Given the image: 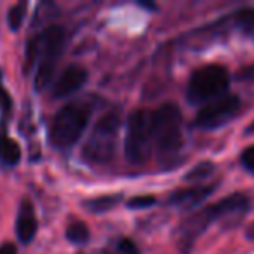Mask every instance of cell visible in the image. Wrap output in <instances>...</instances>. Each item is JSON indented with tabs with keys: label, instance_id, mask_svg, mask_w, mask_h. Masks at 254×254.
Returning a JSON list of instances; mask_svg holds the SVG:
<instances>
[{
	"label": "cell",
	"instance_id": "12",
	"mask_svg": "<svg viewBox=\"0 0 254 254\" xmlns=\"http://www.w3.org/2000/svg\"><path fill=\"white\" fill-rule=\"evenodd\" d=\"M21 160V148L7 134H0V164L7 167H14Z\"/></svg>",
	"mask_w": 254,
	"mask_h": 254
},
{
	"label": "cell",
	"instance_id": "3",
	"mask_svg": "<svg viewBox=\"0 0 254 254\" xmlns=\"http://www.w3.org/2000/svg\"><path fill=\"white\" fill-rule=\"evenodd\" d=\"M230 75L221 64H207L193 71L187 89L188 101L193 105H207L228 92Z\"/></svg>",
	"mask_w": 254,
	"mask_h": 254
},
{
	"label": "cell",
	"instance_id": "23",
	"mask_svg": "<svg viewBox=\"0 0 254 254\" xmlns=\"http://www.w3.org/2000/svg\"><path fill=\"white\" fill-rule=\"evenodd\" d=\"M246 237L249 240H254V221L251 223L249 226H247V230H246Z\"/></svg>",
	"mask_w": 254,
	"mask_h": 254
},
{
	"label": "cell",
	"instance_id": "8",
	"mask_svg": "<svg viewBox=\"0 0 254 254\" xmlns=\"http://www.w3.org/2000/svg\"><path fill=\"white\" fill-rule=\"evenodd\" d=\"M87 80V70L78 64H70L63 73L60 75L53 87V96L56 99H63L77 92Z\"/></svg>",
	"mask_w": 254,
	"mask_h": 254
},
{
	"label": "cell",
	"instance_id": "19",
	"mask_svg": "<svg viewBox=\"0 0 254 254\" xmlns=\"http://www.w3.org/2000/svg\"><path fill=\"white\" fill-rule=\"evenodd\" d=\"M0 108L4 113H9L12 110V98L2 85V71H0Z\"/></svg>",
	"mask_w": 254,
	"mask_h": 254
},
{
	"label": "cell",
	"instance_id": "21",
	"mask_svg": "<svg viewBox=\"0 0 254 254\" xmlns=\"http://www.w3.org/2000/svg\"><path fill=\"white\" fill-rule=\"evenodd\" d=\"M119 251L124 254H139L138 247H136V244L132 242L131 239H122L119 242Z\"/></svg>",
	"mask_w": 254,
	"mask_h": 254
},
{
	"label": "cell",
	"instance_id": "5",
	"mask_svg": "<svg viewBox=\"0 0 254 254\" xmlns=\"http://www.w3.org/2000/svg\"><path fill=\"white\" fill-rule=\"evenodd\" d=\"M152 146V113L146 110H136L127 119L126 141H124L126 159L134 166H141L150 159Z\"/></svg>",
	"mask_w": 254,
	"mask_h": 254
},
{
	"label": "cell",
	"instance_id": "6",
	"mask_svg": "<svg viewBox=\"0 0 254 254\" xmlns=\"http://www.w3.org/2000/svg\"><path fill=\"white\" fill-rule=\"evenodd\" d=\"M120 127V113L117 110H110L99 117L84 145V157L94 164L108 162L115 153V138Z\"/></svg>",
	"mask_w": 254,
	"mask_h": 254
},
{
	"label": "cell",
	"instance_id": "13",
	"mask_svg": "<svg viewBox=\"0 0 254 254\" xmlns=\"http://www.w3.org/2000/svg\"><path fill=\"white\" fill-rule=\"evenodd\" d=\"M233 25L240 30L246 37L254 39V9L253 7H244L233 12Z\"/></svg>",
	"mask_w": 254,
	"mask_h": 254
},
{
	"label": "cell",
	"instance_id": "14",
	"mask_svg": "<svg viewBox=\"0 0 254 254\" xmlns=\"http://www.w3.org/2000/svg\"><path fill=\"white\" fill-rule=\"evenodd\" d=\"M122 195H103V197H96L91 200L84 202V207H87V211L91 212H108L115 207L117 204H120Z\"/></svg>",
	"mask_w": 254,
	"mask_h": 254
},
{
	"label": "cell",
	"instance_id": "20",
	"mask_svg": "<svg viewBox=\"0 0 254 254\" xmlns=\"http://www.w3.org/2000/svg\"><path fill=\"white\" fill-rule=\"evenodd\" d=\"M240 162H242V166L246 167L249 173L254 174V145L244 150L242 155H240Z\"/></svg>",
	"mask_w": 254,
	"mask_h": 254
},
{
	"label": "cell",
	"instance_id": "16",
	"mask_svg": "<svg viewBox=\"0 0 254 254\" xmlns=\"http://www.w3.org/2000/svg\"><path fill=\"white\" fill-rule=\"evenodd\" d=\"M26 14V2H19V4L12 5L9 9V14H7V21H9V28L12 32H18L23 25V19H25Z\"/></svg>",
	"mask_w": 254,
	"mask_h": 254
},
{
	"label": "cell",
	"instance_id": "9",
	"mask_svg": "<svg viewBox=\"0 0 254 254\" xmlns=\"http://www.w3.org/2000/svg\"><path fill=\"white\" fill-rule=\"evenodd\" d=\"M214 185H198V187L191 188H181L171 193L169 204L174 207L181 209V211H191V209L198 207L204 200H207L209 195L214 191Z\"/></svg>",
	"mask_w": 254,
	"mask_h": 254
},
{
	"label": "cell",
	"instance_id": "24",
	"mask_svg": "<svg viewBox=\"0 0 254 254\" xmlns=\"http://www.w3.org/2000/svg\"><path fill=\"white\" fill-rule=\"evenodd\" d=\"M246 134H247V136H249V134H254V120L249 124V126H247V129H246Z\"/></svg>",
	"mask_w": 254,
	"mask_h": 254
},
{
	"label": "cell",
	"instance_id": "1",
	"mask_svg": "<svg viewBox=\"0 0 254 254\" xmlns=\"http://www.w3.org/2000/svg\"><path fill=\"white\" fill-rule=\"evenodd\" d=\"M152 134L162 167H174L183 148V117L174 103H164L152 113Z\"/></svg>",
	"mask_w": 254,
	"mask_h": 254
},
{
	"label": "cell",
	"instance_id": "11",
	"mask_svg": "<svg viewBox=\"0 0 254 254\" xmlns=\"http://www.w3.org/2000/svg\"><path fill=\"white\" fill-rule=\"evenodd\" d=\"M39 228V223H37L35 209H33L32 202L23 200L21 207L18 212V219H16V233H18V239L23 244H28L33 240Z\"/></svg>",
	"mask_w": 254,
	"mask_h": 254
},
{
	"label": "cell",
	"instance_id": "4",
	"mask_svg": "<svg viewBox=\"0 0 254 254\" xmlns=\"http://www.w3.org/2000/svg\"><path fill=\"white\" fill-rule=\"evenodd\" d=\"M37 49H39V70L35 75V89L44 91L53 82L58 61L63 56L66 46V33L61 26H49L37 37Z\"/></svg>",
	"mask_w": 254,
	"mask_h": 254
},
{
	"label": "cell",
	"instance_id": "18",
	"mask_svg": "<svg viewBox=\"0 0 254 254\" xmlns=\"http://www.w3.org/2000/svg\"><path fill=\"white\" fill-rule=\"evenodd\" d=\"M157 202L155 197L152 195H138V197L131 198V200L127 202V207L129 209H146L150 205H153Z\"/></svg>",
	"mask_w": 254,
	"mask_h": 254
},
{
	"label": "cell",
	"instance_id": "7",
	"mask_svg": "<svg viewBox=\"0 0 254 254\" xmlns=\"http://www.w3.org/2000/svg\"><path fill=\"white\" fill-rule=\"evenodd\" d=\"M240 98L237 94H228L214 99V101L207 103L200 108V112L195 117V126L198 129H205V131H211V129H218L223 127L226 122H230L232 119H235L237 113L240 110Z\"/></svg>",
	"mask_w": 254,
	"mask_h": 254
},
{
	"label": "cell",
	"instance_id": "10",
	"mask_svg": "<svg viewBox=\"0 0 254 254\" xmlns=\"http://www.w3.org/2000/svg\"><path fill=\"white\" fill-rule=\"evenodd\" d=\"M247 209H249V198L244 193H233L226 198H221L216 204L207 205L205 212L211 221H216V219L226 218V216L237 214V212H246Z\"/></svg>",
	"mask_w": 254,
	"mask_h": 254
},
{
	"label": "cell",
	"instance_id": "2",
	"mask_svg": "<svg viewBox=\"0 0 254 254\" xmlns=\"http://www.w3.org/2000/svg\"><path fill=\"white\" fill-rule=\"evenodd\" d=\"M91 119V108L85 103H68L54 115L49 129V139L53 146L60 150L71 148L84 134Z\"/></svg>",
	"mask_w": 254,
	"mask_h": 254
},
{
	"label": "cell",
	"instance_id": "15",
	"mask_svg": "<svg viewBox=\"0 0 254 254\" xmlns=\"http://www.w3.org/2000/svg\"><path fill=\"white\" fill-rule=\"evenodd\" d=\"M89 228L84 225L82 221H73L68 225L66 228V239L70 240L71 244H77V246H84V244L89 242Z\"/></svg>",
	"mask_w": 254,
	"mask_h": 254
},
{
	"label": "cell",
	"instance_id": "17",
	"mask_svg": "<svg viewBox=\"0 0 254 254\" xmlns=\"http://www.w3.org/2000/svg\"><path fill=\"white\" fill-rule=\"evenodd\" d=\"M216 171V166L212 162H200L185 176L187 181H204Z\"/></svg>",
	"mask_w": 254,
	"mask_h": 254
},
{
	"label": "cell",
	"instance_id": "22",
	"mask_svg": "<svg viewBox=\"0 0 254 254\" xmlns=\"http://www.w3.org/2000/svg\"><path fill=\"white\" fill-rule=\"evenodd\" d=\"M0 254H18V251H16V246L11 242H5L0 246Z\"/></svg>",
	"mask_w": 254,
	"mask_h": 254
}]
</instances>
